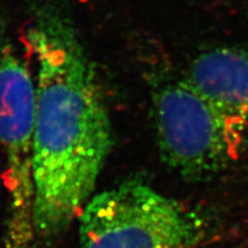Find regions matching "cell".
I'll list each match as a JSON object with an SVG mask.
<instances>
[{
	"label": "cell",
	"mask_w": 248,
	"mask_h": 248,
	"mask_svg": "<svg viewBox=\"0 0 248 248\" xmlns=\"http://www.w3.org/2000/svg\"><path fill=\"white\" fill-rule=\"evenodd\" d=\"M38 62L33 110L37 235L66 230L91 199L113 146L97 74L73 28L43 11L29 31Z\"/></svg>",
	"instance_id": "1"
},
{
	"label": "cell",
	"mask_w": 248,
	"mask_h": 248,
	"mask_svg": "<svg viewBox=\"0 0 248 248\" xmlns=\"http://www.w3.org/2000/svg\"><path fill=\"white\" fill-rule=\"evenodd\" d=\"M78 218V248H193L206 232L200 213L137 179L94 195Z\"/></svg>",
	"instance_id": "2"
},
{
	"label": "cell",
	"mask_w": 248,
	"mask_h": 248,
	"mask_svg": "<svg viewBox=\"0 0 248 248\" xmlns=\"http://www.w3.org/2000/svg\"><path fill=\"white\" fill-rule=\"evenodd\" d=\"M153 114L161 159L188 179H202L224 169L246 136L186 78L157 86Z\"/></svg>",
	"instance_id": "3"
},
{
	"label": "cell",
	"mask_w": 248,
	"mask_h": 248,
	"mask_svg": "<svg viewBox=\"0 0 248 248\" xmlns=\"http://www.w3.org/2000/svg\"><path fill=\"white\" fill-rule=\"evenodd\" d=\"M36 89L9 43L0 48V146L6 161L8 219L4 248H36L33 110Z\"/></svg>",
	"instance_id": "4"
},
{
	"label": "cell",
	"mask_w": 248,
	"mask_h": 248,
	"mask_svg": "<svg viewBox=\"0 0 248 248\" xmlns=\"http://www.w3.org/2000/svg\"><path fill=\"white\" fill-rule=\"evenodd\" d=\"M186 79L248 135V47L204 49L193 59Z\"/></svg>",
	"instance_id": "5"
}]
</instances>
